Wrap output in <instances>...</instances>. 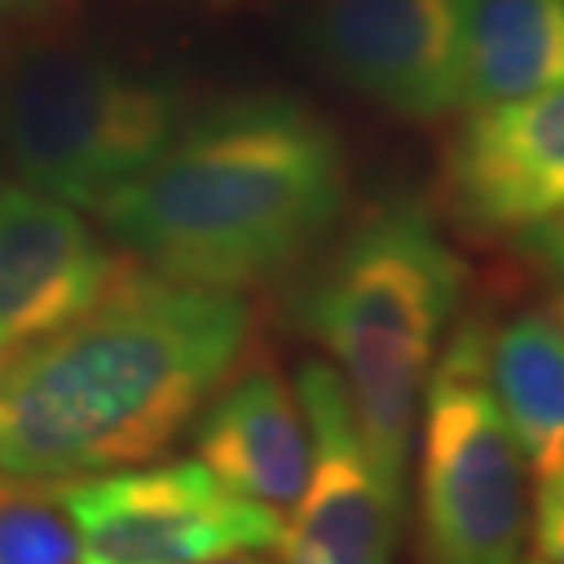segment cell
Returning a JSON list of instances; mask_svg holds the SVG:
<instances>
[{"mask_svg": "<svg viewBox=\"0 0 564 564\" xmlns=\"http://www.w3.org/2000/svg\"><path fill=\"white\" fill-rule=\"evenodd\" d=\"M200 564H281V561L262 557L259 550H234V554H223V557H212V561H200Z\"/></svg>", "mask_w": 564, "mask_h": 564, "instance_id": "ac0fdd59", "label": "cell"}, {"mask_svg": "<svg viewBox=\"0 0 564 564\" xmlns=\"http://www.w3.org/2000/svg\"><path fill=\"white\" fill-rule=\"evenodd\" d=\"M532 532L539 557L546 564H564V466L539 474Z\"/></svg>", "mask_w": 564, "mask_h": 564, "instance_id": "9a60e30c", "label": "cell"}, {"mask_svg": "<svg viewBox=\"0 0 564 564\" xmlns=\"http://www.w3.org/2000/svg\"><path fill=\"white\" fill-rule=\"evenodd\" d=\"M303 37L324 74L379 110L404 121L459 110L455 0H317Z\"/></svg>", "mask_w": 564, "mask_h": 564, "instance_id": "52a82bcc", "label": "cell"}, {"mask_svg": "<svg viewBox=\"0 0 564 564\" xmlns=\"http://www.w3.org/2000/svg\"><path fill=\"white\" fill-rule=\"evenodd\" d=\"M197 459L237 496L292 510L310 477V430L295 387L270 357H245L194 430Z\"/></svg>", "mask_w": 564, "mask_h": 564, "instance_id": "8fae6325", "label": "cell"}, {"mask_svg": "<svg viewBox=\"0 0 564 564\" xmlns=\"http://www.w3.org/2000/svg\"><path fill=\"white\" fill-rule=\"evenodd\" d=\"M245 292L128 259L99 303L0 361V466L66 481L150 463L251 354Z\"/></svg>", "mask_w": 564, "mask_h": 564, "instance_id": "6da1fadb", "label": "cell"}, {"mask_svg": "<svg viewBox=\"0 0 564 564\" xmlns=\"http://www.w3.org/2000/svg\"><path fill=\"white\" fill-rule=\"evenodd\" d=\"M521 564H546L543 557H528V561H521Z\"/></svg>", "mask_w": 564, "mask_h": 564, "instance_id": "ffe728a7", "label": "cell"}, {"mask_svg": "<svg viewBox=\"0 0 564 564\" xmlns=\"http://www.w3.org/2000/svg\"><path fill=\"white\" fill-rule=\"evenodd\" d=\"M488 324L466 317L423 390L419 564H521L528 459L488 379Z\"/></svg>", "mask_w": 564, "mask_h": 564, "instance_id": "5b68a950", "label": "cell"}, {"mask_svg": "<svg viewBox=\"0 0 564 564\" xmlns=\"http://www.w3.org/2000/svg\"><path fill=\"white\" fill-rule=\"evenodd\" d=\"M84 564H200L273 550L284 518L237 496L200 459L139 463L58 481Z\"/></svg>", "mask_w": 564, "mask_h": 564, "instance_id": "8992f818", "label": "cell"}, {"mask_svg": "<svg viewBox=\"0 0 564 564\" xmlns=\"http://www.w3.org/2000/svg\"><path fill=\"white\" fill-rule=\"evenodd\" d=\"M491 393L535 474L564 466V324L521 310L488 335Z\"/></svg>", "mask_w": 564, "mask_h": 564, "instance_id": "4fadbf2b", "label": "cell"}, {"mask_svg": "<svg viewBox=\"0 0 564 564\" xmlns=\"http://www.w3.org/2000/svg\"><path fill=\"white\" fill-rule=\"evenodd\" d=\"M178 84L84 44L26 41L0 55V153L33 189L95 208L186 121Z\"/></svg>", "mask_w": 564, "mask_h": 564, "instance_id": "277c9868", "label": "cell"}, {"mask_svg": "<svg viewBox=\"0 0 564 564\" xmlns=\"http://www.w3.org/2000/svg\"><path fill=\"white\" fill-rule=\"evenodd\" d=\"M459 110H481L564 84V0H455Z\"/></svg>", "mask_w": 564, "mask_h": 564, "instance_id": "7c38bea8", "label": "cell"}, {"mask_svg": "<svg viewBox=\"0 0 564 564\" xmlns=\"http://www.w3.org/2000/svg\"><path fill=\"white\" fill-rule=\"evenodd\" d=\"M295 398L310 430V477L284 524L328 564H393L404 524V499L382 481L357 430L339 371L306 361Z\"/></svg>", "mask_w": 564, "mask_h": 564, "instance_id": "30bf717a", "label": "cell"}, {"mask_svg": "<svg viewBox=\"0 0 564 564\" xmlns=\"http://www.w3.org/2000/svg\"><path fill=\"white\" fill-rule=\"evenodd\" d=\"M554 314H557V321H561V324H564V299H561V303H557V306H554Z\"/></svg>", "mask_w": 564, "mask_h": 564, "instance_id": "d6986e66", "label": "cell"}, {"mask_svg": "<svg viewBox=\"0 0 564 564\" xmlns=\"http://www.w3.org/2000/svg\"><path fill=\"white\" fill-rule=\"evenodd\" d=\"M77 557L58 485L0 466V564H74Z\"/></svg>", "mask_w": 564, "mask_h": 564, "instance_id": "5bb4252c", "label": "cell"}, {"mask_svg": "<svg viewBox=\"0 0 564 564\" xmlns=\"http://www.w3.org/2000/svg\"><path fill=\"white\" fill-rule=\"evenodd\" d=\"M444 212L477 241L513 237L564 208V84L466 110L444 147Z\"/></svg>", "mask_w": 564, "mask_h": 564, "instance_id": "ba28073f", "label": "cell"}, {"mask_svg": "<svg viewBox=\"0 0 564 564\" xmlns=\"http://www.w3.org/2000/svg\"><path fill=\"white\" fill-rule=\"evenodd\" d=\"M463 288V259L437 226L390 204L354 226L295 306L299 328L332 354L368 455L401 499L423 390Z\"/></svg>", "mask_w": 564, "mask_h": 564, "instance_id": "3957f363", "label": "cell"}, {"mask_svg": "<svg viewBox=\"0 0 564 564\" xmlns=\"http://www.w3.org/2000/svg\"><path fill=\"white\" fill-rule=\"evenodd\" d=\"M339 135L303 102L245 95L189 113L95 215L161 278L248 292L317 248L346 204Z\"/></svg>", "mask_w": 564, "mask_h": 564, "instance_id": "7a4b0ae2", "label": "cell"}, {"mask_svg": "<svg viewBox=\"0 0 564 564\" xmlns=\"http://www.w3.org/2000/svg\"><path fill=\"white\" fill-rule=\"evenodd\" d=\"M510 241H513V251H518L528 267H535L543 278L564 284V208L532 223V226H524V230L513 234Z\"/></svg>", "mask_w": 564, "mask_h": 564, "instance_id": "2e32d148", "label": "cell"}, {"mask_svg": "<svg viewBox=\"0 0 564 564\" xmlns=\"http://www.w3.org/2000/svg\"><path fill=\"white\" fill-rule=\"evenodd\" d=\"M128 259L69 200L0 183V361L88 314Z\"/></svg>", "mask_w": 564, "mask_h": 564, "instance_id": "9c48e42d", "label": "cell"}, {"mask_svg": "<svg viewBox=\"0 0 564 564\" xmlns=\"http://www.w3.org/2000/svg\"><path fill=\"white\" fill-rule=\"evenodd\" d=\"M47 4H52V0H0V22L37 15V11H44Z\"/></svg>", "mask_w": 564, "mask_h": 564, "instance_id": "e0dca14e", "label": "cell"}]
</instances>
